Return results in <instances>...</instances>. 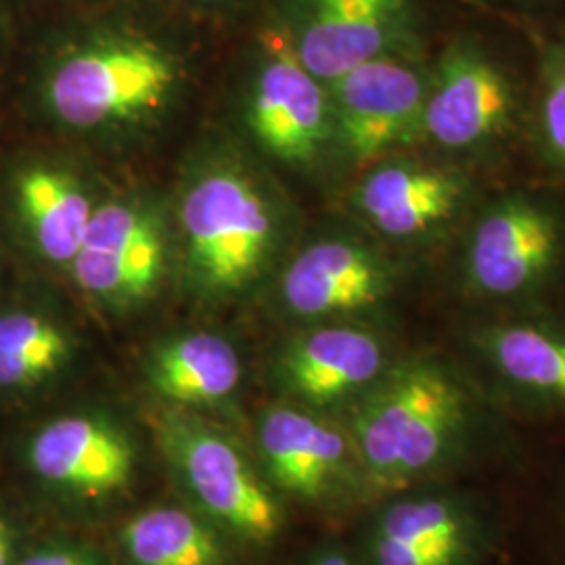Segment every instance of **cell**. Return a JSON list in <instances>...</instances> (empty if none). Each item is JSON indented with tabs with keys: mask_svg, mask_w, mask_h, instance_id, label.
<instances>
[{
	"mask_svg": "<svg viewBox=\"0 0 565 565\" xmlns=\"http://www.w3.org/2000/svg\"><path fill=\"white\" fill-rule=\"evenodd\" d=\"M469 396L446 364L413 359L385 369L350 424L356 463L373 484L394 488L429 473L461 443Z\"/></svg>",
	"mask_w": 565,
	"mask_h": 565,
	"instance_id": "6da1fadb",
	"label": "cell"
},
{
	"mask_svg": "<svg viewBox=\"0 0 565 565\" xmlns=\"http://www.w3.org/2000/svg\"><path fill=\"white\" fill-rule=\"evenodd\" d=\"M181 76L179 55L158 36L105 25L70 39L53 53L42 90L61 124L97 130L158 114Z\"/></svg>",
	"mask_w": 565,
	"mask_h": 565,
	"instance_id": "7a4b0ae2",
	"label": "cell"
},
{
	"mask_svg": "<svg viewBox=\"0 0 565 565\" xmlns=\"http://www.w3.org/2000/svg\"><path fill=\"white\" fill-rule=\"evenodd\" d=\"M184 260L205 294L228 296L256 281L275 247L277 224L263 191L237 170H212L181 203Z\"/></svg>",
	"mask_w": 565,
	"mask_h": 565,
	"instance_id": "3957f363",
	"label": "cell"
},
{
	"mask_svg": "<svg viewBox=\"0 0 565 565\" xmlns=\"http://www.w3.org/2000/svg\"><path fill=\"white\" fill-rule=\"evenodd\" d=\"M160 443L205 520L249 543H268L281 532V505L273 490L218 429L168 417Z\"/></svg>",
	"mask_w": 565,
	"mask_h": 565,
	"instance_id": "277c9868",
	"label": "cell"
},
{
	"mask_svg": "<svg viewBox=\"0 0 565 565\" xmlns=\"http://www.w3.org/2000/svg\"><path fill=\"white\" fill-rule=\"evenodd\" d=\"M564 249L559 212L545 200L513 193L490 203L471 226L465 282L484 300L522 298L555 277Z\"/></svg>",
	"mask_w": 565,
	"mask_h": 565,
	"instance_id": "5b68a950",
	"label": "cell"
},
{
	"mask_svg": "<svg viewBox=\"0 0 565 565\" xmlns=\"http://www.w3.org/2000/svg\"><path fill=\"white\" fill-rule=\"evenodd\" d=\"M279 25L310 74L331 84L366 61L417 53L413 0H285Z\"/></svg>",
	"mask_w": 565,
	"mask_h": 565,
	"instance_id": "8992f818",
	"label": "cell"
},
{
	"mask_svg": "<svg viewBox=\"0 0 565 565\" xmlns=\"http://www.w3.org/2000/svg\"><path fill=\"white\" fill-rule=\"evenodd\" d=\"M429 70L417 53H396L366 61L327 84L333 139L359 162L424 139L425 95Z\"/></svg>",
	"mask_w": 565,
	"mask_h": 565,
	"instance_id": "52a82bcc",
	"label": "cell"
},
{
	"mask_svg": "<svg viewBox=\"0 0 565 565\" xmlns=\"http://www.w3.org/2000/svg\"><path fill=\"white\" fill-rule=\"evenodd\" d=\"M515 116V88L480 42L455 39L429 70L424 139L445 151H476L501 139Z\"/></svg>",
	"mask_w": 565,
	"mask_h": 565,
	"instance_id": "ba28073f",
	"label": "cell"
},
{
	"mask_svg": "<svg viewBox=\"0 0 565 565\" xmlns=\"http://www.w3.org/2000/svg\"><path fill=\"white\" fill-rule=\"evenodd\" d=\"M260 61L249 102V128L285 163L310 166L333 139L329 88L308 72L279 21L260 34Z\"/></svg>",
	"mask_w": 565,
	"mask_h": 565,
	"instance_id": "9c48e42d",
	"label": "cell"
},
{
	"mask_svg": "<svg viewBox=\"0 0 565 565\" xmlns=\"http://www.w3.org/2000/svg\"><path fill=\"white\" fill-rule=\"evenodd\" d=\"M168 239L160 214L139 202L95 207L81 252L70 264L84 294L111 308L145 302L160 287Z\"/></svg>",
	"mask_w": 565,
	"mask_h": 565,
	"instance_id": "30bf717a",
	"label": "cell"
},
{
	"mask_svg": "<svg viewBox=\"0 0 565 565\" xmlns=\"http://www.w3.org/2000/svg\"><path fill=\"white\" fill-rule=\"evenodd\" d=\"M25 457L42 484L88 501L126 490L137 467L130 436L102 415H65L42 425Z\"/></svg>",
	"mask_w": 565,
	"mask_h": 565,
	"instance_id": "8fae6325",
	"label": "cell"
},
{
	"mask_svg": "<svg viewBox=\"0 0 565 565\" xmlns=\"http://www.w3.org/2000/svg\"><path fill=\"white\" fill-rule=\"evenodd\" d=\"M394 270L373 247L354 239H321L282 273V303L294 317L321 321L363 312L392 294Z\"/></svg>",
	"mask_w": 565,
	"mask_h": 565,
	"instance_id": "7c38bea8",
	"label": "cell"
},
{
	"mask_svg": "<svg viewBox=\"0 0 565 565\" xmlns=\"http://www.w3.org/2000/svg\"><path fill=\"white\" fill-rule=\"evenodd\" d=\"M268 482L306 503L331 499L352 473L350 436L298 406H273L258 425Z\"/></svg>",
	"mask_w": 565,
	"mask_h": 565,
	"instance_id": "4fadbf2b",
	"label": "cell"
},
{
	"mask_svg": "<svg viewBox=\"0 0 565 565\" xmlns=\"http://www.w3.org/2000/svg\"><path fill=\"white\" fill-rule=\"evenodd\" d=\"M471 195L465 174L415 162L371 170L354 191V205L382 235L422 239L452 223Z\"/></svg>",
	"mask_w": 565,
	"mask_h": 565,
	"instance_id": "5bb4252c",
	"label": "cell"
},
{
	"mask_svg": "<svg viewBox=\"0 0 565 565\" xmlns=\"http://www.w3.org/2000/svg\"><path fill=\"white\" fill-rule=\"evenodd\" d=\"M285 387L310 406H331L364 394L387 369L385 345L352 324H327L289 343L281 359Z\"/></svg>",
	"mask_w": 565,
	"mask_h": 565,
	"instance_id": "9a60e30c",
	"label": "cell"
},
{
	"mask_svg": "<svg viewBox=\"0 0 565 565\" xmlns=\"http://www.w3.org/2000/svg\"><path fill=\"white\" fill-rule=\"evenodd\" d=\"M471 543L463 509L446 497L396 501L371 534L373 565H461Z\"/></svg>",
	"mask_w": 565,
	"mask_h": 565,
	"instance_id": "2e32d148",
	"label": "cell"
},
{
	"mask_svg": "<svg viewBox=\"0 0 565 565\" xmlns=\"http://www.w3.org/2000/svg\"><path fill=\"white\" fill-rule=\"evenodd\" d=\"M13 200L42 258L60 266L74 263L97 207L81 181L53 166H30L15 177Z\"/></svg>",
	"mask_w": 565,
	"mask_h": 565,
	"instance_id": "e0dca14e",
	"label": "cell"
},
{
	"mask_svg": "<svg viewBox=\"0 0 565 565\" xmlns=\"http://www.w3.org/2000/svg\"><path fill=\"white\" fill-rule=\"evenodd\" d=\"M147 377L163 401L181 406H212L237 390L242 359L221 335L186 333L151 352Z\"/></svg>",
	"mask_w": 565,
	"mask_h": 565,
	"instance_id": "ac0fdd59",
	"label": "cell"
},
{
	"mask_svg": "<svg viewBox=\"0 0 565 565\" xmlns=\"http://www.w3.org/2000/svg\"><path fill=\"white\" fill-rule=\"evenodd\" d=\"M492 369L518 390L565 404V331L539 323H494L476 333Z\"/></svg>",
	"mask_w": 565,
	"mask_h": 565,
	"instance_id": "d6986e66",
	"label": "cell"
},
{
	"mask_svg": "<svg viewBox=\"0 0 565 565\" xmlns=\"http://www.w3.org/2000/svg\"><path fill=\"white\" fill-rule=\"evenodd\" d=\"M132 565H224L223 543L210 520L181 507H153L121 525Z\"/></svg>",
	"mask_w": 565,
	"mask_h": 565,
	"instance_id": "ffe728a7",
	"label": "cell"
},
{
	"mask_svg": "<svg viewBox=\"0 0 565 565\" xmlns=\"http://www.w3.org/2000/svg\"><path fill=\"white\" fill-rule=\"evenodd\" d=\"M72 356L67 331L34 310L0 315V390L23 392L55 377Z\"/></svg>",
	"mask_w": 565,
	"mask_h": 565,
	"instance_id": "44dd1931",
	"label": "cell"
},
{
	"mask_svg": "<svg viewBox=\"0 0 565 565\" xmlns=\"http://www.w3.org/2000/svg\"><path fill=\"white\" fill-rule=\"evenodd\" d=\"M539 128L548 160L565 170V39L541 51Z\"/></svg>",
	"mask_w": 565,
	"mask_h": 565,
	"instance_id": "7402d4cb",
	"label": "cell"
},
{
	"mask_svg": "<svg viewBox=\"0 0 565 565\" xmlns=\"http://www.w3.org/2000/svg\"><path fill=\"white\" fill-rule=\"evenodd\" d=\"M18 565H105V562L86 546L51 543L34 548Z\"/></svg>",
	"mask_w": 565,
	"mask_h": 565,
	"instance_id": "603a6c76",
	"label": "cell"
},
{
	"mask_svg": "<svg viewBox=\"0 0 565 565\" xmlns=\"http://www.w3.org/2000/svg\"><path fill=\"white\" fill-rule=\"evenodd\" d=\"M15 546H18L15 527L9 524L7 518L0 515V565H13V562H15Z\"/></svg>",
	"mask_w": 565,
	"mask_h": 565,
	"instance_id": "cb8c5ba5",
	"label": "cell"
},
{
	"mask_svg": "<svg viewBox=\"0 0 565 565\" xmlns=\"http://www.w3.org/2000/svg\"><path fill=\"white\" fill-rule=\"evenodd\" d=\"M308 565H354L343 553L340 551H333V548H324L319 551Z\"/></svg>",
	"mask_w": 565,
	"mask_h": 565,
	"instance_id": "d4e9b609",
	"label": "cell"
},
{
	"mask_svg": "<svg viewBox=\"0 0 565 565\" xmlns=\"http://www.w3.org/2000/svg\"><path fill=\"white\" fill-rule=\"evenodd\" d=\"M198 2H207L210 4V2H223V0H198Z\"/></svg>",
	"mask_w": 565,
	"mask_h": 565,
	"instance_id": "484cf974",
	"label": "cell"
},
{
	"mask_svg": "<svg viewBox=\"0 0 565 565\" xmlns=\"http://www.w3.org/2000/svg\"><path fill=\"white\" fill-rule=\"evenodd\" d=\"M0 21H2V0H0Z\"/></svg>",
	"mask_w": 565,
	"mask_h": 565,
	"instance_id": "4316f807",
	"label": "cell"
}]
</instances>
